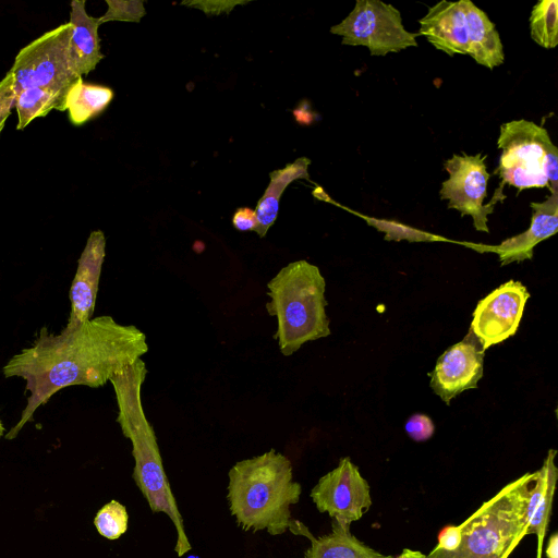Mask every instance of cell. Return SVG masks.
Wrapping results in <instances>:
<instances>
[{
    "label": "cell",
    "instance_id": "obj_1",
    "mask_svg": "<svg viewBox=\"0 0 558 558\" xmlns=\"http://www.w3.org/2000/svg\"><path fill=\"white\" fill-rule=\"evenodd\" d=\"M147 351L146 335L140 328L119 324L109 315L59 333L41 327L33 343L2 367L5 378L24 379L29 392L20 420L5 438H15L37 409L59 390L77 385L101 387Z\"/></svg>",
    "mask_w": 558,
    "mask_h": 558
},
{
    "label": "cell",
    "instance_id": "obj_2",
    "mask_svg": "<svg viewBox=\"0 0 558 558\" xmlns=\"http://www.w3.org/2000/svg\"><path fill=\"white\" fill-rule=\"evenodd\" d=\"M146 375V363L138 359L109 380L118 405L117 422L123 436L132 444L135 462L133 480L150 510L162 512L172 521L177 530L174 550L179 557H182L191 550L192 546L165 472L154 427L144 412L142 387Z\"/></svg>",
    "mask_w": 558,
    "mask_h": 558
},
{
    "label": "cell",
    "instance_id": "obj_3",
    "mask_svg": "<svg viewBox=\"0 0 558 558\" xmlns=\"http://www.w3.org/2000/svg\"><path fill=\"white\" fill-rule=\"evenodd\" d=\"M228 475L229 508L239 526L266 530L270 535L291 529L290 507L299 502L302 487L293 480L292 463L284 454L270 449L238 461Z\"/></svg>",
    "mask_w": 558,
    "mask_h": 558
},
{
    "label": "cell",
    "instance_id": "obj_4",
    "mask_svg": "<svg viewBox=\"0 0 558 558\" xmlns=\"http://www.w3.org/2000/svg\"><path fill=\"white\" fill-rule=\"evenodd\" d=\"M325 287L319 268L304 259L289 263L268 281L265 306L277 320L274 339L284 356L330 335Z\"/></svg>",
    "mask_w": 558,
    "mask_h": 558
},
{
    "label": "cell",
    "instance_id": "obj_5",
    "mask_svg": "<svg viewBox=\"0 0 558 558\" xmlns=\"http://www.w3.org/2000/svg\"><path fill=\"white\" fill-rule=\"evenodd\" d=\"M535 472L505 485L458 525L460 544L453 550L434 547L425 558H508L526 536V505Z\"/></svg>",
    "mask_w": 558,
    "mask_h": 558
},
{
    "label": "cell",
    "instance_id": "obj_6",
    "mask_svg": "<svg viewBox=\"0 0 558 558\" xmlns=\"http://www.w3.org/2000/svg\"><path fill=\"white\" fill-rule=\"evenodd\" d=\"M497 146L501 154L496 172L502 185L558 193V148L546 129L524 119L502 123Z\"/></svg>",
    "mask_w": 558,
    "mask_h": 558
},
{
    "label": "cell",
    "instance_id": "obj_7",
    "mask_svg": "<svg viewBox=\"0 0 558 558\" xmlns=\"http://www.w3.org/2000/svg\"><path fill=\"white\" fill-rule=\"evenodd\" d=\"M71 24L63 23L24 46L10 69L15 95L25 88L40 87L54 92L66 104L74 84L82 77L71 53Z\"/></svg>",
    "mask_w": 558,
    "mask_h": 558
},
{
    "label": "cell",
    "instance_id": "obj_8",
    "mask_svg": "<svg viewBox=\"0 0 558 558\" xmlns=\"http://www.w3.org/2000/svg\"><path fill=\"white\" fill-rule=\"evenodd\" d=\"M330 33L341 36L342 45L367 47L371 56L417 46V34L405 29L400 11L380 0H356L353 10L331 26Z\"/></svg>",
    "mask_w": 558,
    "mask_h": 558
},
{
    "label": "cell",
    "instance_id": "obj_9",
    "mask_svg": "<svg viewBox=\"0 0 558 558\" xmlns=\"http://www.w3.org/2000/svg\"><path fill=\"white\" fill-rule=\"evenodd\" d=\"M486 156L453 155L444 162L449 178L442 182L439 192L441 199L448 201V208L458 210L461 216H471L477 231L489 232L488 216L497 202H502V184L496 189L492 201L484 204L490 174L485 163Z\"/></svg>",
    "mask_w": 558,
    "mask_h": 558
},
{
    "label": "cell",
    "instance_id": "obj_10",
    "mask_svg": "<svg viewBox=\"0 0 558 558\" xmlns=\"http://www.w3.org/2000/svg\"><path fill=\"white\" fill-rule=\"evenodd\" d=\"M311 498L319 512H327L344 529H350L372 506L369 485L349 457L340 459L337 468L318 480Z\"/></svg>",
    "mask_w": 558,
    "mask_h": 558
},
{
    "label": "cell",
    "instance_id": "obj_11",
    "mask_svg": "<svg viewBox=\"0 0 558 558\" xmlns=\"http://www.w3.org/2000/svg\"><path fill=\"white\" fill-rule=\"evenodd\" d=\"M529 298L525 286L509 280L477 303L470 330L484 351L517 332Z\"/></svg>",
    "mask_w": 558,
    "mask_h": 558
},
{
    "label": "cell",
    "instance_id": "obj_12",
    "mask_svg": "<svg viewBox=\"0 0 558 558\" xmlns=\"http://www.w3.org/2000/svg\"><path fill=\"white\" fill-rule=\"evenodd\" d=\"M484 350L470 330L465 338L446 350L430 376V387L447 404L464 390L477 387L483 376Z\"/></svg>",
    "mask_w": 558,
    "mask_h": 558
},
{
    "label": "cell",
    "instance_id": "obj_13",
    "mask_svg": "<svg viewBox=\"0 0 558 558\" xmlns=\"http://www.w3.org/2000/svg\"><path fill=\"white\" fill-rule=\"evenodd\" d=\"M106 256V236L101 230L92 231L78 258L70 288L71 311L63 329L71 330L93 318L99 279Z\"/></svg>",
    "mask_w": 558,
    "mask_h": 558
},
{
    "label": "cell",
    "instance_id": "obj_14",
    "mask_svg": "<svg viewBox=\"0 0 558 558\" xmlns=\"http://www.w3.org/2000/svg\"><path fill=\"white\" fill-rule=\"evenodd\" d=\"M418 36L448 56L469 54L468 24L462 1L441 0L418 21Z\"/></svg>",
    "mask_w": 558,
    "mask_h": 558
},
{
    "label": "cell",
    "instance_id": "obj_15",
    "mask_svg": "<svg viewBox=\"0 0 558 558\" xmlns=\"http://www.w3.org/2000/svg\"><path fill=\"white\" fill-rule=\"evenodd\" d=\"M530 206L533 210L530 227L524 232L506 239L495 250L501 266L532 259L535 245L558 230V193H550L545 201L533 202Z\"/></svg>",
    "mask_w": 558,
    "mask_h": 558
},
{
    "label": "cell",
    "instance_id": "obj_16",
    "mask_svg": "<svg viewBox=\"0 0 558 558\" xmlns=\"http://www.w3.org/2000/svg\"><path fill=\"white\" fill-rule=\"evenodd\" d=\"M556 453V450L549 449L543 465L536 471V478L526 505V535L534 534L537 537L536 558H542L543 542L551 515L558 477V469L555 464Z\"/></svg>",
    "mask_w": 558,
    "mask_h": 558
},
{
    "label": "cell",
    "instance_id": "obj_17",
    "mask_svg": "<svg viewBox=\"0 0 558 558\" xmlns=\"http://www.w3.org/2000/svg\"><path fill=\"white\" fill-rule=\"evenodd\" d=\"M72 26L71 53L77 73L83 77L90 73L105 58L100 51L98 17L86 11L85 0H72L70 21Z\"/></svg>",
    "mask_w": 558,
    "mask_h": 558
},
{
    "label": "cell",
    "instance_id": "obj_18",
    "mask_svg": "<svg viewBox=\"0 0 558 558\" xmlns=\"http://www.w3.org/2000/svg\"><path fill=\"white\" fill-rule=\"evenodd\" d=\"M464 9L469 56L481 65L493 70L505 61L499 33L488 15L470 0H461Z\"/></svg>",
    "mask_w": 558,
    "mask_h": 558
},
{
    "label": "cell",
    "instance_id": "obj_19",
    "mask_svg": "<svg viewBox=\"0 0 558 558\" xmlns=\"http://www.w3.org/2000/svg\"><path fill=\"white\" fill-rule=\"evenodd\" d=\"M310 165L311 160L308 158L300 157L284 168L270 172V182L255 208L258 221L255 232L260 238L267 234L268 229L276 221L280 197L287 186L299 179L310 180L307 171Z\"/></svg>",
    "mask_w": 558,
    "mask_h": 558
},
{
    "label": "cell",
    "instance_id": "obj_20",
    "mask_svg": "<svg viewBox=\"0 0 558 558\" xmlns=\"http://www.w3.org/2000/svg\"><path fill=\"white\" fill-rule=\"evenodd\" d=\"M311 546L304 553V558H396L383 555L357 539L350 529L342 527L332 520L331 532L319 537L312 533L307 536Z\"/></svg>",
    "mask_w": 558,
    "mask_h": 558
},
{
    "label": "cell",
    "instance_id": "obj_21",
    "mask_svg": "<svg viewBox=\"0 0 558 558\" xmlns=\"http://www.w3.org/2000/svg\"><path fill=\"white\" fill-rule=\"evenodd\" d=\"M110 87L85 83L81 77L66 97L65 111L73 125L80 126L100 114L113 99Z\"/></svg>",
    "mask_w": 558,
    "mask_h": 558
},
{
    "label": "cell",
    "instance_id": "obj_22",
    "mask_svg": "<svg viewBox=\"0 0 558 558\" xmlns=\"http://www.w3.org/2000/svg\"><path fill=\"white\" fill-rule=\"evenodd\" d=\"M16 130H24L34 119L46 117L51 110L65 111V100L52 90L31 87L15 95Z\"/></svg>",
    "mask_w": 558,
    "mask_h": 558
},
{
    "label": "cell",
    "instance_id": "obj_23",
    "mask_svg": "<svg viewBox=\"0 0 558 558\" xmlns=\"http://www.w3.org/2000/svg\"><path fill=\"white\" fill-rule=\"evenodd\" d=\"M531 38L541 47L553 49L558 45V2L541 0L530 15Z\"/></svg>",
    "mask_w": 558,
    "mask_h": 558
},
{
    "label": "cell",
    "instance_id": "obj_24",
    "mask_svg": "<svg viewBox=\"0 0 558 558\" xmlns=\"http://www.w3.org/2000/svg\"><path fill=\"white\" fill-rule=\"evenodd\" d=\"M129 514L117 500L106 504L96 514L94 524L98 533L108 539H118L128 530Z\"/></svg>",
    "mask_w": 558,
    "mask_h": 558
},
{
    "label": "cell",
    "instance_id": "obj_25",
    "mask_svg": "<svg viewBox=\"0 0 558 558\" xmlns=\"http://www.w3.org/2000/svg\"><path fill=\"white\" fill-rule=\"evenodd\" d=\"M366 221V223L376 230L385 233V240L386 241H402L407 240L409 242H434L438 240H442L441 238L407 226L402 222H399L397 220H390V219H380V218H374V217H363Z\"/></svg>",
    "mask_w": 558,
    "mask_h": 558
},
{
    "label": "cell",
    "instance_id": "obj_26",
    "mask_svg": "<svg viewBox=\"0 0 558 558\" xmlns=\"http://www.w3.org/2000/svg\"><path fill=\"white\" fill-rule=\"evenodd\" d=\"M106 3L108 5L107 11L98 17L100 24L111 21L138 23L146 14L142 0H106Z\"/></svg>",
    "mask_w": 558,
    "mask_h": 558
},
{
    "label": "cell",
    "instance_id": "obj_27",
    "mask_svg": "<svg viewBox=\"0 0 558 558\" xmlns=\"http://www.w3.org/2000/svg\"><path fill=\"white\" fill-rule=\"evenodd\" d=\"M404 428L407 434L415 441H425L429 439L435 432V425L432 418L422 413H415L410 416Z\"/></svg>",
    "mask_w": 558,
    "mask_h": 558
},
{
    "label": "cell",
    "instance_id": "obj_28",
    "mask_svg": "<svg viewBox=\"0 0 558 558\" xmlns=\"http://www.w3.org/2000/svg\"><path fill=\"white\" fill-rule=\"evenodd\" d=\"M13 84V74L9 70L3 78L0 80V135L14 107L15 93Z\"/></svg>",
    "mask_w": 558,
    "mask_h": 558
},
{
    "label": "cell",
    "instance_id": "obj_29",
    "mask_svg": "<svg viewBox=\"0 0 558 558\" xmlns=\"http://www.w3.org/2000/svg\"><path fill=\"white\" fill-rule=\"evenodd\" d=\"M232 225L240 231H255L258 225L255 210L248 207L238 208L233 215Z\"/></svg>",
    "mask_w": 558,
    "mask_h": 558
},
{
    "label": "cell",
    "instance_id": "obj_30",
    "mask_svg": "<svg viewBox=\"0 0 558 558\" xmlns=\"http://www.w3.org/2000/svg\"><path fill=\"white\" fill-rule=\"evenodd\" d=\"M240 1H193V2H182V4H187L190 7H196L199 10L206 12L207 14H219L222 12H229L233 9L234 5L240 4Z\"/></svg>",
    "mask_w": 558,
    "mask_h": 558
},
{
    "label": "cell",
    "instance_id": "obj_31",
    "mask_svg": "<svg viewBox=\"0 0 558 558\" xmlns=\"http://www.w3.org/2000/svg\"><path fill=\"white\" fill-rule=\"evenodd\" d=\"M460 544V532L458 526H447L438 535V544L435 546L441 550H453Z\"/></svg>",
    "mask_w": 558,
    "mask_h": 558
},
{
    "label": "cell",
    "instance_id": "obj_32",
    "mask_svg": "<svg viewBox=\"0 0 558 558\" xmlns=\"http://www.w3.org/2000/svg\"><path fill=\"white\" fill-rule=\"evenodd\" d=\"M547 558H558V534L554 533L546 549Z\"/></svg>",
    "mask_w": 558,
    "mask_h": 558
},
{
    "label": "cell",
    "instance_id": "obj_33",
    "mask_svg": "<svg viewBox=\"0 0 558 558\" xmlns=\"http://www.w3.org/2000/svg\"><path fill=\"white\" fill-rule=\"evenodd\" d=\"M426 555L418 550L404 548L402 553L396 558H425Z\"/></svg>",
    "mask_w": 558,
    "mask_h": 558
},
{
    "label": "cell",
    "instance_id": "obj_34",
    "mask_svg": "<svg viewBox=\"0 0 558 558\" xmlns=\"http://www.w3.org/2000/svg\"><path fill=\"white\" fill-rule=\"evenodd\" d=\"M4 432H5L4 425H3L2 421L0 420V437H2Z\"/></svg>",
    "mask_w": 558,
    "mask_h": 558
}]
</instances>
